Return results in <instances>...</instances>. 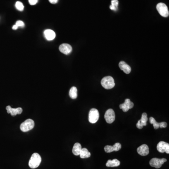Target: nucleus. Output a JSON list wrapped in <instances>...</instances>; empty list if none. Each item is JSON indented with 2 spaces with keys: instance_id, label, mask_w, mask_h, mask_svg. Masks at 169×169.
Wrapping results in <instances>:
<instances>
[{
  "instance_id": "f257e3e1",
  "label": "nucleus",
  "mask_w": 169,
  "mask_h": 169,
  "mask_svg": "<svg viewBox=\"0 0 169 169\" xmlns=\"http://www.w3.org/2000/svg\"><path fill=\"white\" fill-rule=\"evenodd\" d=\"M42 162V157L39 154L35 153L32 155L29 162V166L32 169H35L39 166Z\"/></svg>"
},
{
  "instance_id": "f03ea898",
  "label": "nucleus",
  "mask_w": 169,
  "mask_h": 169,
  "mask_svg": "<svg viewBox=\"0 0 169 169\" xmlns=\"http://www.w3.org/2000/svg\"><path fill=\"white\" fill-rule=\"evenodd\" d=\"M101 85L106 89H110L115 86V81L112 77L107 76L102 79Z\"/></svg>"
},
{
  "instance_id": "7ed1b4c3",
  "label": "nucleus",
  "mask_w": 169,
  "mask_h": 169,
  "mask_svg": "<svg viewBox=\"0 0 169 169\" xmlns=\"http://www.w3.org/2000/svg\"><path fill=\"white\" fill-rule=\"evenodd\" d=\"M35 125V122L33 120L28 119L21 124L20 127V129L23 132H27L30 130L33 129Z\"/></svg>"
},
{
  "instance_id": "20e7f679",
  "label": "nucleus",
  "mask_w": 169,
  "mask_h": 169,
  "mask_svg": "<svg viewBox=\"0 0 169 169\" xmlns=\"http://www.w3.org/2000/svg\"><path fill=\"white\" fill-rule=\"evenodd\" d=\"M156 9L160 15L162 17L167 18L169 16V12L168 7L165 4L159 3L156 6Z\"/></svg>"
},
{
  "instance_id": "39448f33",
  "label": "nucleus",
  "mask_w": 169,
  "mask_h": 169,
  "mask_svg": "<svg viewBox=\"0 0 169 169\" xmlns=\"http://www.w3.org/2000/svg\"><path fill=\"white\" fill-rule=\"evenodd\" d=\"M99 118V113L97 109H91L89 111L88 116V120L90 123L95 124L97 122Z\"/></svg>"
},
{
  "instance_id": "423d86ee",
  "label": "nucleus",
  "mask_w": 169,
  "mask_h": 169,
  "mask_svg": "<svg viewBox=\"0 0 169 169\" xmlns=\"http://www.w3.org/2000/svg\"><path fill=\"white\" fill-rule=\"evenodd\" d=\"M167 160L165 158L159 159L157 158H153L149 162V164L153 167L158 169L161 168L162 165Z\"/></svg>"
},
{
  "instance_id": "0eeeda50",
  "label": "nucleus",
  "mask_w": 169,
  "mask_h": 169,
  "mask_svg": "<svg viewBox=\"0 0 169 169\" xmlns=\"http://www.w3.org/2000/svg\"><path fill=\"white\" fill-rule=\"evenodd\" d=\"M104 118L105 119L107 123L108 124H111L115 121V112L112 109H109L106 111L105 114L104 115Z\"/></svg>"
},
{
  "instance_id": "6e6552de",
  "label": "nucleus",
  "mask_w": 169,
  "mask_h": 169,
  "mask_svg": "<svg viewBox=\"0 0 169 169\" xmlns=\"http://www.w3.org/2000/svg\"><path fill=\"white\" fill-rule=\"evenodd\" d=\"M157 149L159 152L162 153L165 152L169 154V144L164 141H160L157 144Z\"/></svg>"
},
{
  "instance_id": "1a4fd4ad",
  "label": "nucleus",
  "mask_w": 169,
  "mask_h": 169,
  "mask_svg": "<svg viewBox=\"0 0 169 169\" xmlns=\"http://www.w3.org/2000/svg\"><path fill=\"white\" fill-rule=\"evenodd\" d=\"M134 106V104L132 102H131V100L129 99L125 100L124 103L123 104H120V109H122L123 111L126 112L128 111L129 109H132Z\"/></svg>"
},
{
  "instance_id": "9d476101",
  "label": "nucleus",
  "mask_w": 169,
  "mask_h": 169,
  "mask_svg": "<svg viewBox=\"0 0 169 169\" xmlns=\"http://www.w3.org/2000/svg\"><path fill=\"white\" fill-rule=\"evenodd\" d=\"M59 49L61 53L65 54H70L72 50L71 46L66 43L61 44L59 47Z\"/></svg>"
},
{
  "instance_id": "9b49d317",
  "label": "nucleus",
  "mask_w": 169,
  "mask_h": 169,
  "mask_svg": "<svg viewBox=\"0 0 169 169\" xmlns=\"http://www.w3.org/2000/svg\"><path fill=\"white\" fill-rule=\"evenodd\" d=\"M6 110L8 114H11L12 116H15L18 114H21L23 110L21 108H12L11 106L8 105L6 107Z\"/></svg>"
},
{
  "instance_id": "f8f14e48",
  "label": "nucleus",
  "mask_w": 169,
  "mask_h": 169,
  "mask_svg": "<svg viewBox=\"0 0 169 169\" xmlns=\"http://www.w3.org/2000/svg\"><path fill=\"white\" fill-rule=\"evenodd\" d=\"M137 151L139 155L146 156L149 154V148L147 145L143 144L138 148Z\"/></svg>"
},
{
  "instance_id": "ddd939ff",
  "label": "nucleus",
  "mask_w": 169,
  "mask_h": 169,
  "mask_svg": "<svg viewBox=\"0 0 169 169\" xmlns=\"http://www.w3.org/2000/svg\"><path fill=\"white\" fill-rule=\"evenodd\" d=\"M44 35L46 39L50 41L54 39L56 37V33L52 30L47 29L44 31Z\"/></svg>"
},
{
  "instance_id": "4468645a",
  "label": "nucleus",
  "mask_w": 169,
  "mask_h": 169,
  "mask_svg": "<svg viewBox=\"0 0 169 169\" xmlns=\"http://www.w3.org/2000/svg\"><path fill=\"white\" fill-rule=\"evenodd\" d=\"M119 66L121 70L127 74H130L131 71V68L130 67V66L128 65L124 62H120L119 64Z\"/></svg>"
},
{
  "instance_id": "2eb2a0df",
  "label": "nucleus",
  "mask_w": 169,
  "mask_h": 169,
  "mask_svg": "<svg viewBox=\"0 0 169 169\" xmlns=\"http://www.w3.org/2000/svg\"><path fill=\"white\" fill-rule=\"evenodd\" d=\"M82 149L81 145L79 143H76L72 148V153L75 156H79Z\"/></svg>"
},
{
  "instance_id": "dca6fc26",
  "label": "nucleus",
  "mask_w": 169,
  "mask_h": 169,
  "mask_svg": "<svg viewBox=\"0 0 169 169\" xmlns=\"http://www.w3.org/2000/svg\"><path fill=\"white\" fill-rule=\"evenodd\" d=\"M120 161L117 159H114L112 160H109L107 162L106 165L107 167H117L120 166Z\"/></svg>"
},
{
  "instance_id": "f3484780",
  "label": "nucleus",
  "mask_w": 169,
  "mask_h": 169,
  "mask_svg": "<svg viewBox=\"0 0 169 169\" xmlns=\"http://www.w3.org/2000/svg\"><path fill=\"white\" fill-rule=\"evenodd\" d=\"M79 156L81 158H87L90 157L91 153L88 151L87 148H82Z\"/></svg>"
},
{
  "instance_id": "a211bd4d",
  "label": "nucleus",
  "mask_w": 169,
  "mask_h": 169,
  "mask_svg": "<svg viewBox=\"0 0 169 169\" xmlns=\"http://www.w3.org/2000/svg\"><path fill=\"white\" fill-rule=\"evenodd\" d=\"M77 88L75 86H73L70 89L69 92V95L71 99H75L77 98L78 94H77Z\"/></svg>"
},
{
  "instance_id": "6ab92c4d",
  "label": "nucleus",
  "mask_w": 169,
  "mask_h": 169,
  "mask_svg": "<svg viewBox=\"0 0 169 169\" xmlns=\"http://www.w3.org/2000/svg\"><path fill=\"white\" fill-rule=\"evenodd\" d=\"M148 120V116L146 113H143L141 116V120H140V123L143 127L147 125V122Z\"/></svg>"
},
{
  "instance_id": "aec40b11",
  "label": "nucleus",
  "mask_w": 169,
  "mask_h": 169,
  "mask_svg": "<svg viewBox=\"0 0 169 169\" xmlns=\"http://www.w3.org/2000/svg\"><path fill=\"white\" fill-rule=\"evenodd\" d=\"M149 121L151 124H153L154 128L155 129H157L159 128V123L156 122V120H155L154 117H150L149 118Z\"/></svg>"
},
{
  "instance_id": "412c9836",
  "label": "nucleus",
  "mask_w": 169,
  "mask_h": 169,
  "mask_svg": "<svg viewBox=\"0 0 169 169\" xmlns=\"http://www.w3.org/2000/svg\"><path fill=\"white\" fill-rule=\"evenodd\" d=\"M16 8L17 10L19 11H23L24 9V6L23 4L20 2V1H18L16 2L15 4Z\"/></svg>"
},
{
  "instance_id": "4be33fe9",
  "label": "nucleus",
  "mask_w": 169,
  "mask_h": 169,
  "mask_svg": "<svg viewBox=\"0 0 169 169\" xmlns=\"http://www.w3.org/2000/svg\"><path fill=\"white\" fill-rule=\"evenodd\" d=\"M104 150L106 153H111L115 151V149L113 146H112L107 145L104 147Z\"/></svg>"
},
{
  "instance_id": "5701e85b",
  "label": "nucleus",
  "mask_w": 169,
  "mask_h": 169,
  "mask_svg": "<svg viewBox=\"0 0 169 169\" xmlns=\"http://www.w3.org/2000/svg\"><path fill=\"white\" fill-rule=\"evenodd\" d=\"M114 149H115V151H118L121 148V145L120 143H116L113 146Z\"/></svg>"
},
{
  "instance_id": "b1692460",
  "label": "nucleus",
  "mask_w": 169,
  "mask_h": 169,
  "mask_svg": "<svg viewBox=\"0 0 169 169\" xmlns=\"http://www.w3.org/2000/svg\"><path fill=\"white\" fill-rule=\"evenodd\" d=\"M16 25L18 26V27H23L25 26V24L22 21H21V20H18V21H17L16 23Z\"/></svg>"
},
{
  "instance_id": "393cba45",
  "label": "nucleus",
  "mask_w": 169,
  "mask_h": 169,
  "mask_svg": "<svg viewBox=\"0 0 169 169\" xmlns=\"http://www.w3.org/2000/svg\"><path fill=\"white\" fill-rule=\"evenodd\" d=\"M111 5L117 8L118 5V0H112L111 1Z\"/></svg>"
},
{
  "instance_id": "a878e982",
  "label": "nucleus",
  "mask_w": 169,
  "mask_h": 169,
  "mask_svg": "<svg viewBox=\"0 0 169 169\" xmlns=\"http://www.w3.org/2000/svg\"><path fill=\"white\" fill-rule=\"evenodd\" d=\"M159 127L161 128H166L167 126V124L165 122H161V123H159Z\"/></svg>"
},
{
  "instance_id": "bb28decb",
  "label": "nucleus",
  "mask_w": 169,
  "mask_h": 169,
  "mask_svg": "<svg viewBox=\"0 0 169 169\" xmlns=\"http://www.w3.org/2000/svg\"><path fill=\"white\" fill-rule=\"evenodd\" d=\"M38 0H29V3L31 5H35L38 3Z\"/></svg>"
},
{
  "instance_id": "cd10ccee",
  "label": "nucleus",
  "mask_w": 169,
  "mask_h": 169,
  "mask_svg": "<svg viewBox=\"0 0 169 169\" xmlns=\"http://www.w3.org/2000/svg\"><path fill=\"white\" fill-rule=\"evenodd\" d=\"M136 127H137L139 129H141L142 128H143V127L142 125H141V123H140V120H139L138 122L137 123V124H136Z\"/></svg>"
},
{
  "instance_id": "c85d7f7f",
  "label": "nucleus",
  "mask_w": 169,
  "mask_h": 169,
  "mask_svg": "<svg viewBox=\"0 0 169 169\" xmlns=\"http://www.w3.org/2000/svg\"><path fill=\"white\" fill-rule=\"evenodd\" d=\"M110 10H112V11H116L117 10V8L116 7H114V6H112V5H110Z\"/></svg>"
},
{
  "instance_id": "c756f323",
  "label": "nucleus",
  "mask_w": 169,
  "mask_h": 169,
  "mask_svg": "<svg viewBox=\"0 0 169 169\" xmlns=\"http://www.w3.org/2000/svg\"><path fill=\"white\" fill-rule=\"evenodd\" d=\"M58 0H49L50 3L52 4H56L58 2Z\"/></svg>"
},
{
  "instance_id": "7c9ffc66",
  "label": "nucleus",
  "mask_w": 169,
  "mask_h": 169,
  "mask_svg": "<svg viewBox=\"0 0 169 169\" xmlns=\"http://www.w3.org/2000/svg\"><path fill=\"white\" fill-rule=\"evenodd\" d=\"M18 27L16 25H14L13 27H12V29H13V30H14L18 29Z\"/></svg>"
}]
</instances>
